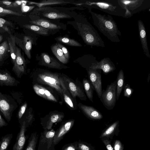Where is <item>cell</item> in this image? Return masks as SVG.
<instances>
[{
	"instance_id": "cell-1",
	"label": "cell",
	"mask_w": 150,
	"mask_h": 150,
	"mask_svg": "<svg viewBox=\"0 0 150 150\" xmlns=\"http://www.w3.org/2000/svg\"><path fill=\"white\" fill-rule=\"evenodd\" d=\"M89 8L93 20V24L99 31L109 40L114 42H118L120 40L118 35L121 36L117 24L112 16L109 15H101L94 12Z\"/></svg>"
},
{
	"instance_id": "cell-2",
	"label": "cell",
	"mask_w": 150,
	"mask_h": 150,
	"mask_svg": "<svg viewBox=\"0 0 150 150\" xmlns=\"http://www.w3.org/2000/svg\"><path fill=\"white\" fill-rule=\"evenodd\" d=\"M85 4L91 8L101 10L108 14L124 18L125 11L118 0H91L86 1Z\"/></svg>"
},
{
	"instance_id": "cell-3",
	"label": "cell",
	"mask_w": 150,
	"mask_h": 150,
	"mask_svg": "<svg viewBox=\"0 0 150 150\" xmlns=\"http://www.w3.org/2000/svg\"><path fill=\"white\" fill-rule=\"evenodd\" d=\"M80 35L85 43L91 46L104 47V41L97 31L87 21L78 25Z\"/></svg>"
},
{
	"instance_id": "cell-4",
	"label": "cell",
	"mask_w": 150,
	"mask_h": 150,
	"mask_svg": "<svg viewBox=\"0 0 150 150\" xmlns=\"http://www.w3.org/2000/svg\"><path fill=\"white\" fill-rule=\"evenodd\" d=\"M118 1L125 11L124 18H126L150 8V0H118Z\"/></svg>"
},
{
	"instance_id": "cell-5",
	"label": "cell",
	"mask_w": 150,
	"mask_h": 150,
	"mask_svg": "<svg viewBox=\"0 0 150 150\" xmlns=\"http://www.w3.org/2000/svg\"><path fill=\"white\" fill-rule=\"evenodd\" d=\"M37 79L39 82L51 86L61 94L67 90L63 79L57 74L45 72L39 74Z\"/></svg>"
},
{
	"instance_id": "cell-6",
	"label": "cell",
	"mask_w": 150,
	"mask_h": 150,
	"mask_svg": "<svg viewBox=\"0 0 150 150\" xmlns=\"http://www.w3.org/2000/svg\"><path fill=\"white\" fill-rule=\"evenodd\" d=\"M18 106L12 96L0 92V111L8 121L11 120L13 112Z\"/></svg>"
},
{
	"instance_id": "cell-7",
	"label": "cell",
	"mask_w": 150,
	"mask_h": 150,
	"mask_svg": "<svg viewBox=\"0 0 150 150\" xmlns=\"http://www.w3.org/2000/svg\"><path fill=\"white\" fill-rule=\"evenodd\" d=\"M116 80L108 85L105 90H102L100 98L105 108L108 110H112L115 105L116 100Z\"/></svg>"
},
{
	"instance_id": "cell-8",
	"label": "cell",
	"mask_w": 150,
	"mask_h": 150,
	"mask_svg": "<svg viewBox=\"0 0 150 150\" xmlns=\"http://www.w3.org/2000/svg\"><path fill=\"white\" fill-rule=\"evenodd\" d=\"M55 131L53 129L40 133L38 150H55L54 142Z\"/></svg>"
},
{
	"instance_id": "cell-9",
	"label": "cell",
	"mask_w": 150,
	"mask_h": 150,
	"mask_svg": "<svg viewBox=\"0 0 150 150\" xmlns=\"http://www.w3.org/2000/svg\"><path fill=\"white\" fill-rule=\"evenodd\" d=\"M16 57L12 68V71L18 78H21L25 71L26 63L22 55L21 50L16 46Z\"/></svg>"
},
{
	"instance_id": "cell-10",
	"label": "cell",
	"mask_w": 150,
	"mask_h": 150,
	"mask_svg": "<svg viewBox=\"0 0 150 150\" xmlns=\"http://www.w3.org/2000/svg\"><path fill=\"white\" fill-rule=\"evenodd\" d=\"M88 74L89 81L100 98L102 90L101 74L98 72V69L90 68L88 71Z\"/></svg>"
},
{
	"instance_id": "cell-11",
	"label": "cell",
	"mask_w": 150,
	"mask_h": 150,
	"mask_svg": "<svg viewBox=\"0 0 150 150\" xmlns=\"http://www.w3.org/2000/svg\"><path fill=\"white\" fill-rule=\"evenodd\" d=\"M89 68L102 70L105 74H108L116 69L115 64L109 58H105L99 62L92 63Z\"/></svg>"
},
{
	"instance_id": "cell-12",
	"label": "cell",
	"mask_w": 150,
	"mask_h": 150,
	"mask_svg": "<svg viewBox=\"0 0 150 150\" xmlns=\"http://www.w3.org/2000/svg\"><path fill=\"white\" fill-rule=\"evenodd\" d=\"M74 122V120L67 121L62 125L55 131L54 142L55 145L57 144L63 138L65 134L69 132L73 126Z\"/></svg>"
},
{
	"instance_id": "cell-13",
	"label": "cell",
	"mask_w": 150,
	"mask_h": 150,
	"mask_svg": "<svg viewBox=\"0 0 150 150\" xmlns=\"http://www.w3.org/2000/svg\"><path fill=\"white\" fill-rule=\"evenodd\" d=\"M20 82L13 76L7 69H0V86H17Z\"/></svg>"
},
{
	"instance_id": "cell-14",
	"label": "cell",
	"mask_w": 150,
	"mask_h": 150,
	"mask_svg": "<svg viewBox=\"0 0 150 150\" xmlns=\"http://www.w3.org/2000/svg\"><path fill=\"white\" fill-rule=\"evenodd\" d=\"M79 106L83 113L89 119L93 120L102 119L103 116L101 113L92 106H88L80 103Z\"/></svg>"
},
{
	"instance_id": "cell-15",
	"label": "cell",
	"mask_w": 150,
	"mask_h": 150,
	"mask_svg": "<svg viewBox=\"0 0 150 150\" xmlns=\"http://www.w3.org/2000/svg\"><path fill=\"white\" fill-rule=\"evenodd\" d=\"M138 25L139 37L143 51L146 56L149 58L150 55L148 46L145 27L141 20L138 21Z\"/></svg>"
},
{
	"instance_id": "cell-16",
	"label": "cell",
	"mask_w": 150,
	"mask_h": 150,
	"mask_svg": "<svg viewBox=\"0 0 150 150\" xmlns=\"http://www.w3.org/2000/svg\"><path fill=\"white\" fill-rule=\"evenodd\" d=\"M26 128V122L25 121H24L21 125L20 130L16 142L13 146V150H23L26 140L25 132Z\"/></svg>"
},
{
	"instance_id": "cell-17",
	"label": "cell",
	"mask_w": 150,
	"mask_h": 150,
	"mask_svg": "<svg viewBox=\"0 0 150 150\" xmlns=\"http://www.w3.org/2000/svg\"><path fill=\"white\" fill-rule=\"evenodd\" d=\"M33 88L35 93L40 97L47 100L56 102L57 101L53 95L48 90L42 86L36 84L34 85Z\"/></svg>"
},
{
	"instance_id": "cell-18",
	"label": "cell",
	"mask_w": 150,
	"mask_h": 150,
	"mask_svg": "<svg viewBox=\"0 0 150 150\" xmlns=\"http://www.w3.org/2000/svg\"><path fill=\"white\" fill-rule=\"evenodd\" d=\"M64 117V115L61 114H55L52 115L46 122L42 125L44 130L51 129L53 124L61 122Z\"/></svg>"
},
{
	"instance_id": "cell-19",
	"label": "cell",
	"mask_w": 150,
	"mask_h": 150,
	"mask_svg": "<svg viewBox=\"0 0 150 150\" xmlns=\"http://www.w3.org/2000/svg\"><path fill=\"white\" fill-rule=\"evenodd\" d=\"M116 80V100H118L125 85L124 74L122 69L119 71Z\"/></svg>"
},
{
	"instance_id": "cell-20",
	"label": "cell",
	"mask_w": 150,
	"mask_h": 150,
	"mask_svg": "<svg viewBox=\"0 0 150 150\" xmlns=\"http://www.w3.org/2000/svg\"><path fill=\"white\" fill-rule=\"evenodd\" d=\"M30 22L31 24L40 26L48 30H56L60 29V28L59 26L56 24L42 19H38L32 21Z\"/></svg>"
},
{
	"instance_id": "cell-21",
	"label": "cell",
	"mask_w": 150,
	"mask_h": 150,
	"mask_svg": "<svg viewBox=\"0 0 150 150\" xmlns=\"http://www.w3.org/2000/svg\"><path fill=\"white\" fill-rule=\"evenodd\" d=\"M70 91L74 98L77 97L82 100H86V96L81 88L77 86L74 83L70 82L69 83Z\"/></svg>"
},
{
	"instance_id": "cell-22",
	"label": "cell",
	"mask_w": 150,
	"mask_h": 150,
	"mask_svg": "<svg viewBox=\"0 0 150 150\" xmlns=\"http://www.w3.org/2000/svg\"><path fill=\"white\" fill-rule=\"evenodd\" d=\"M21 47L24 51L28 57L30 59L31 55L30 51L32 47L33 40L29 36H25L22 42Z\"/></svg>"
},
{
	"instance_id": "cell-23",
	"label": "cell",
	"mask_w": 150,
	"mask_h": 150,
	"mask_svg": "<svg viewBox=\"0 0 150 150\" xmlns=\"http://www.w3.org/2000/svg\"><path fill=\"white\" fill-rule=\"evenodd\" d=\"M41 58L42 62L44 65L53 68H58L60 66L58 62L46 53H42Z\"/></svg>"
},
{
	"instance_id": "cell-24",
	"label": "cell",
	"mask_w": 150,
	"mask_h": 150,
	"mask_svg": "<svg viewBox=\"0 0 150 150\" xmlns=\"http://www.w3.org/2000/svg\"><path fill=\"white\" fill-rule=\"evenodd\" d=\"M8 41L11 60L13 64L15 62L16 57V50L15 37L11 35H10V37L8 38Z\"/></svg>"
},
{
	"instance_id": "cell-25",
	"label": "cell",
	"mask_w": 150,
	"mask_h": 150,
	"mask_svg": "<svg viewBox=\"0 0 150 150\" xmlns=\"http://www.w3.org/2000/svg\"><path fill=\"white\" fill-rule=\"evenodd\" d=\"M51 50L53 54L60 62L63 64L68 62V60L65 57L62 50L57 44L52 46Z\"/></svg>"
},
{
	"instance_id": "cell-26",
	"label": "cell",
	"mask_w": 150,
	"mask_h": 150,
	"mask_svg": "<svg viewBox=\"0 0 150 150\" xmlns=\"http://www.w3.org/2000/svg\"><path fill=\"white\" fill-rule=\"evenodd\" d=\"M23 26L38 34L42 35H47L49 31L48 29L36 25L25 24Z\"/></svg>"
},
{
	"instance_id": "cell-27",
	"label": "cell",
	"mask_w": 150,
	"mask_h": 150,
	"mask_svg": "<svg viewBox=\"0 0 150 150\" xmlns=\"http://www.w3.org/2000/svg\"><path fill=\"white\" fill-rule=\"evenodd\" d=\"M83 84L87 97L91 101L93 102V93L94 90L93 87L90 82L85 79L83 80Z\"/></svg>"
},
{
	"instance_id": "cell-28",
	"label": "cell",
	"mask_w": 150,
	"mask_h": 150,
	"mask_svg": "<svg viewBox=\"0 0 150 150\" xmlns=\"http://www.w3.org/2000/svg\"><path fill=\"white\" fill-rule=\"evenodd\" d=\"M9 50L8 43L7 41H4L0 44V65L2 64L5 59Z\"/></svg>"
},
{
	"instance_id": "cell-29",
	"label": "cell",
	"mask_w": 150,
	"mask_h": 150,
	"mask_svg": "<svg viewBox=\"0 0 150 150\" xmlns=\"http://www.w3.org/2000/svg\"><path fill=\"white\" fill-rule=\"evenodd\" d=\"M42 16L45 17L52 19L67 18L70 16L64 13L50 12L42 13Z\"/></svg>"
},
{
	"instance_id": "cell-30",
	"label": "cell",
	"mask_w": 150,
	"mask_h": 150,
	"mask_svg": "<svg viewBox=\"0 0 150 150\" xmlns=\"http://www.w3.org/2000/svg\"><path fill=\"white\" fill-rule=\"evenodd\" d=\"M38 135L36 132L32 133L28 140V143L25 150H35Z\"/></svg>"
},
{
	"instance_id": "cell-31",
	"label": "cell",
	"mask_w": 150,
	"mask_h": 150,
	"mask_svg": "<svg viewBox=\"0 0 150 150\" xmlns=\"http://www.w3.org/2000/svg\"><path fill=\"white\" fill-rule=\"evenodd\" d=\"M58 41L67 45L71 46L81 47L82 45L79 42L73 39L65 37H59L57 38Z\"/></svg>"
},
{
	"instance_id": "cell-32",
	"label": "cell",
	"mask_w": 150,
	"mask_h": 150,
	"mask_svg": "<svg viewBox=\"0 0 150 150\" xmlns=\"http://www.w3.org/2000/svg\"><path fill=\"white\" fill-rule=\"evenodd\" d=\"M12 137V134H8L2 138L0 150H6L10 144Z\"/></svg>"
},
{
	"instance_id": "cell-33",
	"label": "cell",
	"mask_w": 150,
	"mask_h": 150,
	"mask_svg": "<svg viewBox=\"0 0 150 150\" xmlns=\"http://www.w3.org/2000/svg\"><path fill=\"white\" fill-rule=\"evenodd\" d=\"M118 121H116L109 126L102 133V137H108L114 131L119 124Z\"/></svg>"
},
{
	"instance_id": "cell-34",
	"label": "cell",
	"mask_w": 150,
	"mask_h": 150,
	"mask_svg": "<svg viewBox=\"0 0 150 150\" xmlns=\"http://www.w3.org/2000/svg\"><path fill=\"white\" fill-rule=\"evenodd\" d=\"M8 26L13 27L12 23L10 22L7 21L0 17V28L3 29L11 35V32L8 27Z\"/></svg>"
},
{
	"instance_id": "cell-35",
	"label": "cell",
	"mask_w": 150,
	"mask_h": 150,
	"mask_svg": "<svg viewBox=\"0 0 150 150\" xmlns=\"http://www.w3.org/2000/svg\"><path fill=\"white\" fill-rule=\"evenodd\" d=\"M75 143L76 150H91V147L83 142L79 141Z\"/></svg>"
},
{
	"instance_id": "cell-36",
	"label": "cell",
	"mask_w": 150,
	"mask_h": 150,
	"mask_svg": "<svg viewBox=\"0 0 150 150\" xmlns=\"http://www.w3.org/2000/svg\"><path fill=\"white\" fill-rule=\"evenodd\" d=\"M123 88L124 96L130 98L134 91L133 89L131 87L130 85L128 84L125 85Z\"/></svg>"
},
{
	"instance_id": "cell-37",
	"label": "cell",
	"mask_w": 150,
	"mask_h": 150,
	"mask_svg": "<svg viewBox=\"0 0 150 150\" xmlns=\"http://www.w3.org/2000/svg\"><path fill=\"white\" fill-rule=\"evenodd\" d=\"M0 15H12L18 16H24L20 13L11 10L4 9L0 7Z\"/></svg>"
},
{
	"instance_id": "cell-38",
	"label": "cell",
	"mask_w": 150,
	"mask_h": 150,
	"mask_svg": "<svg viewBox=\"0 0 150 150\" xmlns=\"http://www.w3.org/2000/svg\"><path fill=\"white\" fill-rule=\"evenodd\" d=\"M27 106V103L25 102L20 108L18 112V117L19 120L21 119L24 114Z\"/></svg>"
},
{
	"instance_id": "cell-39",
	"label": "cell",
	"mask_w": 150,
	"mask_h": 150,
	"mask_svg": "<svg viewBox=\"0 0 150 150\" xmlns=\"http://www.w3.org/2000/svg\"><path fill=\"white\" fill-rule=\"evenodd\" d=\"M27 3L26 1L17 0L13 2L10 5L6 6L7 8L16 7L21 5H25Z\"/></svg>"
},
{
	"instance_id": "cell-40",
	"label": "cell",
	"mask_w": 150,
	"mask_h": 150,
	"mask_svg": "<svg viewBox=\"0 0 150 150\" xmlns=\"http://www.w3.org/2000/svg\"><path fill=\"white\" fill-rule=\"evenodd\" d=\"M62 150H76L75 142L64 145Z\"/></svg>"
},
{
	"instance_id": "cell-41",
	"label": "cell",
	"mask_w": 150,
	"mask_h": 150,
	"mask_svg": "<svg viewBox=\"0 0 150 150\" xmlns=\"http://www.w3.org/2000/svg\"><path fill=\"white\" fill-rule=\"evenodd\" d=\"M56 44L57 46L62 50L66 58L68 60H69V52L67 48L60 44L57 43Z\"/></svg>"
},
{
	"instance_id": "cell-42",
	"label": "cell",
	"mask_w": 150,
	"mask_h": 150,
	"mask_svg": "<svg viewBox=\"0 0 150 150\" xmlns=\"http://www.w3.org/2000/svg\"><path fill=\"white\" fill-rule=\"evenodd\" d=\"M63 96L65 101L67 104L71 108H73V104L70 97L65 93L63 94Z\"/></svg>"
},
{
	"instance_id": "cell-43",
	"label": "cell",
	"mask_w": 150,
	"mask_h": 150,
	"mask_svg": "<svg viewBox=\"0 0 150 150\" xmlns=\"http://www.w3.org/2000/svg\"><path fill=\"white\" fill-rule=\"evenodd\" d=\"M114 150H123V147L122 145L119 140L115 141L114 145Z\"/></svg>"
},
{
	"instance_id": "cell-44",
	"label": "cell",
	"mask_w": 150,
	"mask_h": 150,
	"mask_svg": "<svg viewBox=\"0 0 150 150\" xmlns=\"http://www.w3.org/2000/svg\"><path fill=\"white\" fill-rule=\"evenodd\" d=\"M11 95L12 96L13 98L15 100H17V102H18L19 105L21 103V100L20 99V95L19 93L18 92H13L11 93Z\"/></svg>"
},
{
	"instance_id": "cell-45",
	"label": "cell",
	"mask_w": 150,
	"mask_h": 150,
	"mask_svg": "<svg viewBox=\"0 0 150 150\" xmlns=\"http://www.w3.org/2000/svg\"><path fill=\"white\" fill-rule=\"evenodd\" d=\"M34 7V6H29L26 5H21V10L23 12H26L30 11Z\"/></svg>"
},
{
	"instance_id": "cell-46",
	"label": "cell",
	"mask_w": 150,
	"mask_h": 150,
	"mask_svg": "<svg viewBox=\"0 0 150 150\" xmlns=\"http://www.w3.org/2000/svg\"><path fill=\"white\" fill-rule=\"evenodd\" d=\"M103 142L105 145L108 150H113L110 142L109 140H103Z\"/></svg>"
},
{
	"instance_id": "cell-47",
	"label": "cell",
	"mask_w": 150,
	"mask_h": 150,
	"mask_svg": "<svg viewBox=\"0 0 150 150\" xmlns=\"http://www.w3.org/2000/svg\"><path fill=\"white\" fill-rule=\"evenodd\" d=\"M7 125L0 114V127L6 126Z\"/></svg>"
},
{
	"instance_id": "cell-48",
	"label": "cell",
	"mask_w": 150,
	"mask_h": 150,
	"mask_svg": "<svg viewBox=\"0 0 150 150\" xmlns=\"http://www.w3.org/2000/svg\"><path fill=\"white\" fill-rule=\"evenodd\" d=\"M26 119L27 122L29 124L32 122L33 119V116L30 112L28 113V115L26 117Z\"/></svg>"
},
{
	"instance_id": "cell-49",
	"label": "cell",
	"mask_w": 150,
	"mask_h": 150,
	"mask_svg": "<svg viewBox=\"0 0 150 150\" xmlns=\"http://www.w3.org/2000/svg\"><path fill=\"white\" fill-rule=\"evenodd\" d=\"M12 2L8 0H0V4L2 5H4L8 6L12 3Z\"/></svg>"
},
{
	"instance_id": "cell-50",
	"label": "cell",
	"mask_w": 150,
	"mask_h": 150,
	"mask_svg": "<svg viewBox=\"0 0 150 150\" xmlns=\"http://www.w3.org/2000/svg\"><path fill=\"white\" fill-rule=\"evenodd\" d=\"M3 39V36L1 35H0V42H1L2 40Z\"/></svg>"
},
{
	"instance_id": "cell-51",
	"label": "cell",
	"mask_w": 150,
	"mask_h": 150,
	"mask_svg": "<svg viewBox=\"0 0 150 150\" xmlns=\"http://www.w3.org/2000/svg\"><path fill=\"white\" fill-rule=\"evenodd\" d=\"M149 75L150 74H149V76H148V79L149 80H148V82L149 81V80H150V76H149Z\"/></svg>"
},
{
	"instance_id": "cell-52",
	"label": "cell",
	"mask_w": 150,
	"mask_h": 150,
	"mask_svg": "<svg viewBox=\"0 0 150 150\" xmlns=\"http://www.w3.org/2000/svg\"><path fill=\"white\" fill-rule=\"evenodd\" d=\"M1 143V142L0 141V146Z\"/></svg>"
}]
</instances>
